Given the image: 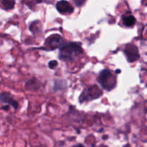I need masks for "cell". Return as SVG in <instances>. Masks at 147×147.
I'll use <instances>...</instances> for the list:
<instances>
[{"mask_svg": "<svg viewBox=\"0 0 147 147\" xmlns=\"http://www.w3.org/2000/svg\"><path fill=\"white\" fill-rule=\"evenodd\" d=\"M102 94H103L102 90H100L97 86H93L82 93L79 100L80 103H83L87 100H92L98 98Z\"/></svg>", "mask_w": 147, "mask_h": 147, "instance_id": "3957f363", "label": "cell"}, {"mask_svg": "<svg viewBox=\"0 0 147 147\" xmlns=\"http://www.w3.org/2000/svg\"><path fill=\"white\" fill-rule=\"evenodd\" d=\"M57 11L62 14H70L74 11V8L69 1L66 0H60L56 4Z\"/></svg>", "mask_w": 147, "mask_h": 147, "instance_id": "8992f818", "label": "cell"}, {"mask_svg": "<svg viewBox=\"0 0 147 147\" xmlns=\"http://www.w3.org/2000/svg\"><path fill=\"white\" fill-rule=\"evenodd\" d=\"M63 37L57 34H54L50 35L46 39L45 42V47L47 50H54L59 48L62 45Z\"/></svg>", "mask_w": 147, "mask_h": 147, "instance_id": "277c9868", "label": "cell"}, {"mask_svg": "<svg viewBox=\"0 0 147 147\" xmlns=\"http://www.w3.org/2000/svg\"><path fill=\"white\" fill-rule=\"evenodd\" d=\"M98 80L103 89L111 91L116 86V78L109 69H104L99 73Z\"/></svg>", "mask_w": 147, "mask_h": 147, "instance_id": "7a4b0ae2", "label": "cell"}, {"mask_svg": "<svg viewBox=\"0 0 147 147\" xmlns=\"http://www.w3.org/2000/svg\"><path fill=\"white\" fill-rule=\"evenodd\" d=\"M40 82L34 78L29 80L25 85V88L28 90H37L40 88Z\"/></svg>", "mask_w": 147, "mask_h": 147, "instance_id": "9c48e42d", "label": "cell"}, {"mask_svg": "<svg viewBox=\"0 0 147 147\" xmlns=\"http://www.w3.org/2000/svg\"><path fill=\"white\" fill-rule=\"evenodd\" d=\"M59 48V58L63 61H73L76 57L83 53L81 44L76 42L62 44Z\"/></svg>", "mask_w": 147, "mask_h": 147, "instance_id": "6da1fadb", "label": "cell"}, {"mask_svg": "<svg viewBox=\"0 0 147 147\" xmlns=\"http://www.w3.org/2000/svg\"><path fill=\"white\" fill-rule=\"evenodd\" d=\"M77 7H82L85 4L86 0H73Z\"/></svg>", "mask_w": 147, "mask_h": 147, "instance_id": "7c38bea8", "label": "cell"}, {"mask_svg": "<svg viewBox=\"0 0 147 147\" xmlns=\"http://www.w3.org/2000/svg\"><path fill=\"white\" fill-rule=\"evenodd\" d=\"M122 21L126 27H133L136 24V18L132 14H124L122 17Z\"/></svg>", "mask_w": 147, "mask_h": 147, "instance_id": "ba28073f", "label": "cell"}, {"mask_svg": "<svg viewBox=\"0 0 147 147\" xmlns=\"http://www.w3.org/2000/svg\"><path fill=\"white\" fill-rule=\"evenodd\" d=\"M0 101L12 106L14 109H17L19 107V103L14 100L12 95L9 92H1L0 93Z\"/></svg>", "mask_w": 147, "mask_h": 147, "instance_id": "52a82bcc", "label": "cell"}, {"mask_svg": "<svg viewBox=\"0 0 147 147\" xmlns=\"http://www.w3.org/2000/svg\"><path fill=\"white\" fill-rule=\"evenodd\" d=\"M2 109H3V110H4V111H8L9 109V106L7 104V105H6V106H3Z\"/></svg>", "mask_w": 147, "mask_h": 147, "instance_id": "4fadbf2b", "label": "cell"}, {"mask_svg": "<svg viewBox=\"0 0 147 147\" xmlns=\"http://www.w3.org/2000/svg\"><path fill=\"white\" fill-rule=\"evenodd\" d=\"M15 6V0H0V7L4 10H11Z\"/></svg>", "mask_w": 147, "mask_h": 147, "instance_id": "30bf717a", "label": "cell"}, {"mask_svg": "<svg viewBox=\"0 0 147 147\" xmlns=\"http://www.w3.org/2000/svg\"><path fill=\"white\" fill-rule=\"evenodd\" d=\"M123 53L126 55V59L129 63H134L140 57L137 47L133 44L126 45L123 50Z\"/></svg>", "mask_w": 147, "mask_h": 147, "instance_id": "5b68a950", "label": "cell"}, {"mask_svg": "<svg viewBox=\"0 0 147 147\" xmlns=\"http://www.w3.org/2000/svg\"><path fill=\"white\" fill-rule=\"evenodd\" d=\"M58 65V63L56 60H51L48 63V67L50 69H52V70H54V69L56 68V67Z\"/></svg>", "mask_w": 147, "mask_h": 147, "instance_id": "8fae6325", "label": "cell"}]
</instances>
